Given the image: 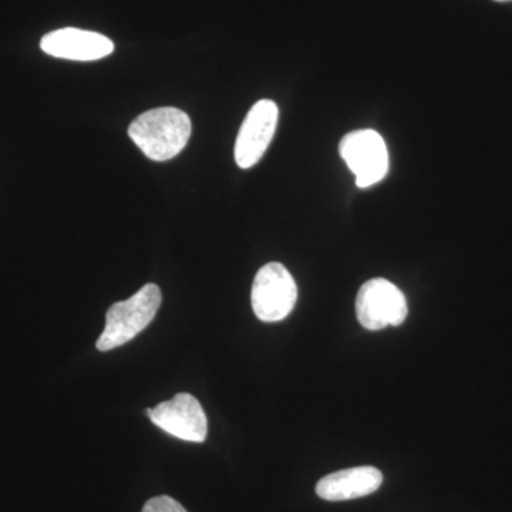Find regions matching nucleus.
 <instances>
[{
  "label": "nucleus",
  "mask_w": 512,
  "mask_h": 512,
  "mask_svg": "<svg viewBox=\"0 0 512 512\" xmlns=\"http://www.w3.org/2000/svg\"><path fill=\"white\" fill-rule=\"evenodd\" d=\"M191 119L183 110L160 107L140 114L128 127V136L153 161L177 157L190 140Z\"/></svg>",
  "instance_id": "f257e3e1"
},
{
  "label": "nucleus",
  "mask_w": 512,
  "mask_h": 512,
  "mask_svg": "<svg viewBox=\"0 0 512 512\" xmlns=\"http://www.w3.org/2000/svg\"><path fill=\"white\" fill-rule=\"evenodd\" d=\"M161 301L160 288L156 284H147L127 301L111 305L106 326L97 340V349L109 352L136 338L156 318Z\"/></svg>",
  "instance_id": "f03ea898"
},
{
  "label": "nucleus",
  "mask_w": 512,
  "mask_h": 512,
  "mask_svg": "<svg viewBox=\"0 0 512 512\" xmlns=\"http://www.w3.org/2000/svg\"><path fill=\"white\" fill-rule=\"evenodd\" d=\"M252 308L262 322H279L288 318L298 301V286L291 272L279 262L259 269L252 285Z\"/></svg>",
  "instance_id": "7ed1b4c3"
},
{
  "label": "nucleus",
  "mask_w": 512,
  "mask_h": 512,
  "mask_svg": "<svg viewBox=\"0 0 512 512\" xmlns=\"http://www.w3.org/2000/svg\"><path fill=\"white\" fill-rule=\"evenodd\" d=\"M339 153L356 175L359 188L372 187L389 173V151L383 137L375 130H357L346 134Z\"/></svg>",
  "instance_id": "20e7f679"
},
{
  "label": "nucleus",
  "mask_w": 512,
  "mask_h": 512,
  "mask_svg": "<svg viewBox=\"0 0 512 512\" xmlns=\"http://www.w3.org/2000/svg\"><path fill=\"white\" fill-rule=\"evenodd\" d=\"M406 296L392 282L377 278L360 288L356 299V315L367 330L402 325L407 318Z\"/></svg>",
  "instance_id": "39448f33"
},
{
  "label": "nucleus",
  "mask_w": 512,
  "mask_h": 512,
  "mask_svg": "<svg viewBox=\"0 0 512 512\" xmlns=\"http://www.w3.org/2000/svg\"><path fill=\"white\" fill-rule=\"evenodd\" d=\"M147 414L157 427L177 439L190 443H204L207 440V416L200 402L191 394H175L168 402L148 409Z\"/></svg>",
  "instance_id": "423d86ee"
},
{
  "label": "nucleus",
  "mask_w": 512,
  "mask_h": 512,
  "mask_svg": "<svg viewBox=\"0 0 512 512\" xmlns=\"http://www.w3.org/2000/svg\"><path fill=\"white\" fill-rule=\"evenodd\" d=\"M278 117L279 110L274 101H256L239 128L235 143V161L238 167L247 170L264 157L266 148L274 138Z\"/></svg>",
  "instance_id": "0eeeda50"
},
{
  "label": "nucleus",
  "mask_w": 512,
  "mask_h": 512,
  "mask_svg": "<svg viewBox=\"0 0 512 512\" xmlns=\"http://www.w3.org/2000/svg\"><path fill=\"white\" fill-rule=\"evenodd\" d=\"M40 47L47 55L74 62H93L114 52V43L109 37L76 28L47 33L40 42Z\"/></svg>",
  "instance_id": "6e6552de"
},
{
  "label": "nucleus",
  "mask_w": 512,
  "mask_h": 512,
  "mask_svg": "<svg viewBox=\"0 0 512 512\" xmlns=\"http://www.w3.org/2000/svg\"><path fill=\"white\" fill-rule=\"evenodd\" d=\"M383 474L376 467H353L336 471L316 484V494L325 501H349L376 493Z\"/></svg>",
  "instance_id": "1a4fd4ad"
},
{
  "label": "nucleus",
  "mask_w": 512,
  "mask_h": 512,
  "mask_svg": "<svg viewBox=\"0 0 512 512\" xmlns=\"http://www.w3.org/2000/svg\"><path fill=\"white\" fill-rule=\"evenodd\" d=\"M141 512H187V510L174 498L168 497V495H160V497L148 500Z\"/></svg>",
  "instance_id": "9d476101"
},
{
  "label": "nucleus",
  "mask_w": 512,
  "mask_h": 512,
  "mask_svg": "<svg viewBox=\"0 0 512 512\" xmlns=\"http://www.w3.org/2000/svg\"><path fill=\"white\" fill-rule=\"evenodd\" d=\"M495 2H511V0H495Z\"/></svg>",
  "instance_id": "9b49d317"
}]
</instances>
